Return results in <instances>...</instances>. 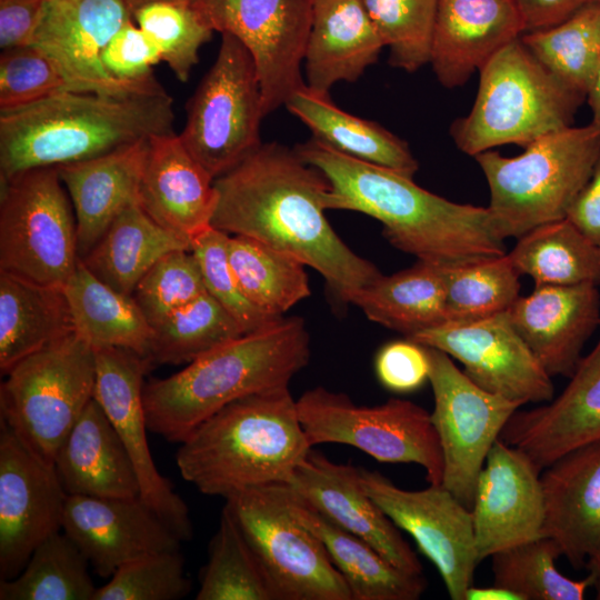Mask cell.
<instances>
[{
  "label": "cell",
  "instance_id": "42",
  "mask_svg": "<svg viewBox=\"0 0 600 600\" xmlns=\"http://www.w3.org/2000/svg\"><path fill=\"white\" fill-rule=\"evenodd\" d=\"M448 322H468L508 311L519 297V272L508 253L441 266Z\"/></svg>",
  "mask_w": 600,
  "mask_h": 600
},
{
  "label": "cell",
  "instance_id": "47",
  "mask_svg": "<svg viewBox=\"0 0 600 600\" xmlns=\"http://www.w3.org/2000/svg\"><path fill=\"white\" fill-rule=\"evenodd\" d=\"M206 291L202 272L191 250H176L160 258L141 278L132 298L154 327Z\"/></svg>",
  "mask_w": 600,
  "mask_h": 600
},
{
  "label": "cell",
  "instance_id": "54",
  "mask_svg": "<svg viewBox=\"0 0 600 600\" xmlns=\"http://www.w3.org/2000/svg\"><path fill=\"white\" fill-rule=\"evenodd\" d=\"M567 218L600 246V151L590 178L573 201Z\"/></svg>",
  "mask_w": 600,
  "mask_h": 600
},
{
  "label": "cell",
  "instance_id": "60",
  "mask_svg": "<svg viewBox=\"0 0 600 600\" xmlns=\"http://www.w3.org/2000/svg\"><path fill=\"white\" fill-rule=\"evenodd\" d=\"M591 1L597 2V3H600V0H591Z\"/></svg>",
  "mask_w": 600,
  "mask_h": 600
},
{
  "label": "cell",
  "instance_id": "46",
  "mask_svg": "<svg viewBox=\"0 0 600 600\" xmlns=\"http://www.w3.org/2000/svg\"><path fill=\"white\" fill-rule=\"evenodd\" d=\"M392 67L414 72L430 61L439 0H362Z\"/></svg>",
  "mask_w": 600,
  "mask_h": 600
},
{
  "label": "cell",
  "instance_id": "6",
  "mask_svg": "<svg viewBox=\"0 0 600 600\" xmlns=\"http://www.w3.org/2000/svg\"><path fill=\"white\" fill-rule=\"evenodd\" d=\"M479 73L470 112L450 128L457 148L472 157L502 144L526 148L571 127L586 101L554 78L520 38L497 52Z\"/></svg>",
  "mask_w": 600,
  "mask_h": 600
},
{
  "label": "cell",
  "instance_id": "53",
  "mask_svg": "<svg viewBox=\"0 0 600 600\" xmlns=\"http://www.w3.org/2000/svg\"><path fill=\"white\" fill-rule=\"evenodd\" d=\"M49 0H0L1 50L30 44Z\"/></svg>",
  "mask_w": 600,
  "mask_h": 600
},
{
  "label": "cell",
  "instance_id": "8",
  "mask_svg": "<svg viewBox=\"0 0 600 600\" xmlns=\"http://www.w3.org/2000/svg\"><path fill=\"white\" fill-rule=\"evenodd\" d=\"M0 387V420L48 463L94 398L96 350L77 332L17 362Z\"/></svg>",
  "mask_w": 600,
  "mask_h": 600
},
{
  "label": "cell",
  "instance_id": "30",
  "mask_svg": "<svg viewBox=\"0 0 600 600\" xmlns=\"http://www.w3.org/2000/svg\"><path fill=\"white\" fill-rule=\"evenodd\" d=\"M384 43L362 0H314L303 67L306 84L329 94L373 64Z\"/></svg>",
  "mask_w": 600,
  "mask_h": 600
},
{
  "label": "cell",
  "instance_id": "19",
  "mask_svg": "<svg viewBox=\"0 0 600 600\" xmlns=\"http://www.w3.org/2000/svg\"><path fill=\"white\" fill-rule=\"evenodd\" d=\"M131 19L126 0H49L30 44L56 62L74 91L130 94L163 89L157 80H114L103 68V49Z\"/></svg>",
  "mask_w": 600,
  "mask_h": 600
},
{
  "label": "cell",
  "instance_id": "59",
  "mask_svg": "<svg viewBox=\"0 0 600 600\" xmlns=\"http://www.w3.org/2000/svg\"><path fill=\"white\" fill-rule=\"evenodd\" d=\"M156 1H178V2H190L193 3L197 0H126L128 7L130 8L131 12H133L136 9L140 8L141 6H144L147 3L156 2Z\"/></svg>",
  "mask_w": 600,
  "mask_h": 600
},
{
  "label": "cell",
  "instance_id": "44",
  "mask_svg": "<svg viewBox=\"0 0 600 600\" xmlns=\"http://www.w3.org/2000/svg\"><path fill=\"white\" fill-rule=\"evenodd\" d=\"M199 583L197 600H274L251 548L224 508Z\"/></svg>",
  "mask_w": 600,
  "mask_h": 600
},
{
  "label": "cell",
  "instance_id": "15",
  "mask_svg": "<svg viewBox=\"0 0 600 600\" xmlns=\"http://www.w3.org/2000/svg\"><path fill=\"white\" fill-rule=\"evenodd\" d=\"M359 476L369 497L436 566L449 597L466 600L480 563L471 510L442 484L406 490L376 470L359 468Z\"/></svg>",
  "mask_w": 600,
  "mask_h": 600
},
{
  "label": "cell",
  "instance_id": "9",
  "mask_svg": "<svg viewBox=\"0 0 600 600\" xmlns=\"http://www.w3.org/2000/svg\"><path fill=\"white\" fill-rule=\"evenodd\" d=\"M226 499L274 600H352L320 540L291 513L286 483L254 487Z\"/></svg>",
  "mask_w": 600,
  "mask_h": 600
},
{
  "label": "cell",
  "instance_id": "41",
  "mask_svg": "<svg viewBox=\"0 0 600 600\" xmlns=\"http://www.w3.org/2000/svg\"><path fill=\"white\" fill-rule=\"evenodd\" d=\"M152 328L148 353L151 364L189 363L244 334L239 323L208 292Z\"/></svg>",
  "mask_w": 600,
  "mask_h": 600
},
{
  "label": "cell",
  "instance_id": "48",
  "mask_svg": "<svg viewBox=\"0 0 600 600\" xmlns=\"http://www.w3.org/2000/svg\"><path fill=\"white\" fill-rule=\"evenodd\" d=\"M191 586L180 550L162 551L120 567L93 600H178Z\"/></svg>",
  "mask_w": 600,
  "mask_h": 600
},
{
  "label": "cell",
  "instance_id": "28",
  "mask_svg": "<svg viewBox=\"0 0 600 600\" xmlns=\"http://www.w3.org/2000/svg\"><path fill=\"white\" fill-rule=\"evenodd\" d=\"M149 140L56 167L73 207L80 259L90 252L128 206L139 202Z\"/></svg>",
  "mask_w": 600,
  "mask_h": 600
},
{
  "label": "cell",
  "instance_id": "58",
  "mask_svg": "<svg viewBox=\"0 0 600 600\" xmlns=\"http://www.w3.org/2000/svg\"><path fill=\"white\" fill-rule=\"evenodd\" d=\"M592 579L591 588L596 591V599L600 600V552L590 557L584 566Z\"/></svg>",
  "mask_w": 600,
  "mask_h": 600
},
{
  "label": "cell",
  "instance_id": "61",
  "mask_svg": "<svg viewBox=\"0 0 600 600\" xmlns=\"http://www.w3.org/2000/svg\"><path fill=\"white\" fill-rule=\"evenodd\" d=\"M599 248H600V246H599Z\"/></svg>",
  "mask_w": 600,
  "mask_h": 600
},
{
  "label": "cell",
  "instance_id": "40",
  "mask_svg": "<svg viewBox=\"0 0 600 600\" xmlns=\"http://www.w3.org/2000/svg\"><path fill=\"white\" fill-rule=\"evenodd\" d=\"M89 561L61 530L44 539L24 568L0 579V600H93L97 588Z\"/></svg>",
  "mask_w": 600,
  "mask_h": 600
},
{
  "label": "cell",
  "instance_id": "27",
  "mask_svg": "<svg viewBox=\"0 0 600 600\" xmlns=\"http://www.w3.org/2000/svg\"><path fill=\"white\" fill-rule=\"evenodd\" d=\"M139 203L156 222L190 242L211 226L214 179L174 132L149 140Z\"/></svg>",
  "mask_w": 600,
  "mask_h": 600
},
{
  "label": "cell",
  "instance_id": "11",
  "mask_svg": "<svg viewBox=\"0 0 600 600\" xmlns=\"http://www.w3.org/2000/svg\"><path fill=\"white\" fill-rule=\"evenodd\" d=\"M56 167L1 181L0 271L63 287L81 260L70 198Z\"/></svg>",
  "mask_w": 600,
  "mask_h": 600
},
{
  "label": "cell",
  "instance_id": "31",
  "mask_svg": "<svg viewBox=\"0 0 600 600\" xmlns=\"http://www.w3.org/2000/svg\"><path fill=\"white\" fill-rule=\"evenodd\" d=\"M286 487L291 513L320 540L352 600H417L422 596L427 588L422 574L397 568L368 542L334 524Z\"/></svg>",
  "mask_w": 600,
  "mask_h": 600
},
{
  "label": "cell",
  "instance_id": "7",
  "mask_svg": "<svg viewBox=\"0 0 600 600\" xmlns=\"http://www.w3.org/2000/svg\"><path fill=\"white\" fill-rule=\"evenodd\" d=\"M600 151V127L590 122L548 133L517 157L488 150L474 158L490 190L489 209L504 239L567 218Z\"/></svg>",
  "mask_w": 600,
  "mask_h": 600
},
{
  "label": "cell",
  "instance_id": "4",
  "mask_svg": "<svg viewBox=\"0 0 600 600\" xmlns=\"http://www.w3.org/2000/svg\"><path fill=\"white\" fill-rule=\"evenodd\" d=\"M310 336L300 317H281L143 387L148 429L181 443L229 403L281 387L310 360Z\"/></svg>",
  "mask_w": 600,
  "mask_h": 600
},
{
  "label": "cell",
  "instance_id": "32",
  "mask_svg": "<svg viewBox=\"0 0 600 600\" xmlns=\"http://www.w3.org/2000/svg\"><path fill=\"white\" fill-rule=\"evenodd\" d=\"M74 331L63 287L0 271V370Z\"/></svg>",
  "mask_w": 600,
  "mask_h": 600
},
{
  "label": "cell",
  "instance_id": "57",
  "mask_svg": "<svg viewBox=\"0 0 600 600\" xmlns=\"http://www.w3.org/2000/svg\"><path fill=\"white\" fill-rule=\"evenodd\" d=\"M587 101L589 103V107L592 113L591 122L600 127V61H599L594 81L587 97Z\"/></svg>",
  "mask_w": 600,
  "mask_h": 600
},
{
  "label": "cell",
  "instance_id": "49",
  "mask_svg": "<svg viewBox=\"0 0 600 600\" xmlns=\"http://www.w3.org/2000/svg\"><path fill=\"white\" fill-rule=\"evenodd\" d=\"M229 237L210 226L191 239V251L200 266L206 291L231 314L246 334L268 327L281 317L267 314L243 293L230 266Z\"/></svg>",
  "mask_w": 600,
  "mask_h": 600
},
{
  "label": "cell",
  "instance_id": "3",
  "mask_svg": "<svg viewBox=\"0 0 600 600\" xmlns=\"http://www.w3.org/2000/svg\"><path fill=\"white\" fill-rule=\"evenodd\" d=\"M164 89L130 94L66 91L0 112V179L93 159L173 132Z\"/></svg>",
  "mask_w": 600,
  "mask_h": 600
},
{
  "label": "cell",
  "instance_id": "36",
  "mask_svg": "<svg viewBox=\"0 0 600 600\" xmlns=\"http://www.w3.org/2000/svg\"><path fill=\"white\" fill-rule=\"evenodd\" d=\"M74 332L96 348H121L148 359L153 328L131 296L112 289L79 261L63 286Z\"/></svg>",
  "mask_w": 600,
  "mask_h": 600
},
{
  "label": "cell",
  "instance_id": "18",
  "mask_svg": "<svg viewBox=\"0 0 600 600\" xmlns=\"http://www.w3.org/2000/svg\"><path fill=\"white\" fill-rule=\"evenodd\" d=\"M94 398L121 438L136 469L140 498L182 541L192 538L189 509L152 459L147 439L143 378L151 362L121 348H96Z\"/></svg>",
  "mask_w": 600,
  "mask_h": 600
},
{
  "label": "cell",
  "instance_id": "24",
  "mask_svg": "<svg viewBox=\"0 0 600 600\" xmlns=\"http://www.w3.org/2000/svg\"><path fill=\"white\" fill-rule=\"evenodd\" d=\"M510 320L532 353L551 376L571 377L581 351L600 326L598 286L539 284L518 297Z\"/></svg>",
  "mask_w": 600,
  "mask_h": 600
},
{
  "label": "cell",
  "instance_id": "14",
  "mask_svg": "<svg viewBox=\"0 0 600 600\" xmlns=\"http://www.w3.org/2000/svg\"><path fill=\"white\" fill-rule=\"evenodd\" d=\"M314 0H197L213 31L230 33L250 52L266 114L306 84L301 68Z\"/></svg>",
  "mask_w": 600,
  "mask_h": 600
},
{
  "label": "cell",
  "instance_id": "34",
  "mask_svg": "<svg viewBox=\"0 0 600 600\" xmlns=\"http://www.w3.org/2000/svg\"><path fill=\"white\" fill-rule=\"evenodd\" d=\"M176 250H191L190 240L160 226L137 201L113 220L81 260L99 280L132 297L148 270Z\"/></svg>",
  "mask_w": 600,
  "mask_h": 600
},
{
  "label": "cell",
  "instance_id": "20",
  "mask_svg": "<svg viewBox=\"0 0 600 600\" xmlns=\"http://www.w3.org/2000/svg\"><path fill=\"white\" fill-rule=\"evenodd\" d=\"M541 471L519 448L496 441L478 478L470 509L479 562L542 536Z\"/></svg>",
  "mask_w": 600,
  "mask_h": 600
},
{
  "label": "cell",
  "instance_id": "43",
  "mask_svg": "<svg viewBox=\"0 0 600 600\" xmlns=\"http://www.w3.org/2000/svg\"><path fill=\"white\" fill-rule=\"evenodd\" d=\"M562 557L557 542L541 536L501 550L491 558L493 584L517 593L521 600H582L591 588L588 573L580 580L562 574L556 560Z\"/></svg>",
  "mask_w": 600,
  "mask_h": 600
},
{
  "label": "cell",
  "instance_id": "16",
  "mask_svg": "<svg viewBox=\"0 0 600 600\" xmlns=\"http://www.w3.org/2000/svg\"><path fill=\"white\" fill-rule=\"evenodd\" d=\"M446 352L486 391L520 404L549 402L554 387L514 329L509 312L468 322H446L407 338Z\"/></svg>",
  "mask_w": 600,
  "mask_h": 600
},
{
  "label": "cell",
  "instance_id": "45",
  "mask_svg": "<svg viewBox=\"0 0 600 600\" xmlns=\"http://www.w3.org/2000/svg\"><path fill=\"white\" fill-rule=\"evenodd\" d=\"M132 16L159 49L161 60L180 81H187L200 48L213 33L194 3L156 1L136 9Z\"/></svg>",
  "mask_w": 600,
  "mask_h": 600
},
{
  "label": "cell",
  "instance_id": "23",
  "mask_svg": "<svg viewBox=\"0 0 600 600\" xmlns=\"http://www.w3.org/2000/svg\"><path fill=\"white\" fill-rule=\"evenodd\" d=\"M499 439L522 450L541 470L570 450L600 439V338L581 358L563 391L537 408L518 409Z\"/></svg>",
  "mask_w": 600,
  "mask_h": 600
},
{
  "label": "cell",
  "instance_id": "2",
  "mask_svg": "<svg viewBox=\"0 0 600 600\" xmlns=\"http://www.w3.org/2000/svg\"><path fill=\"white\" fill-rule=\"evenodd\" d=\"M294 149L327 178L326 210L377 219L386 239L418 260L450 266L507 253L489 208L450 201L413 177L347 156L314 137Z\"/></svg>",
  "mask_w": 600,
  "mask_h": 600
},
{
  "label": "cell",
  "instance_id": "51",
  "mask_svg": "<svg viewBox=\"0 0 600 600\" xmlns=\"http://www.w3.org/2000/svg\"><path fill=\"white\" fill-rule=\"evenodd\" d=\"M131 19L111 38L101 54L107 73L129 83L156 81L152 67L161 60L153 41Z\"/></svg>",
  "mask_w": 600,
  "mask_h": 600
},
{
  "label": "cell",
  "instance_id": "52",
  "mask_svg": "<svg viewBox=\"0 0 600 600\" xmlns=\"http://www.w3.org/2000/svg\"><path fill=\"white\" fill-rule=\"evenodd\" d=\"M374 370L386 389L408 393L429 381L430 363L423 346L410 339L396 340L380 348Z\"/></svg>",
  "mask_w": 600,
  "mask_h": 600
},
{
  "label": "cell",
  "instance_id": "25",
  "mask_svg": "<svg viewBox=\"0 0 600 600\" xmlns=\"http://www.w3.org/2000/svg\"><path fill=\"white\" fill-rule=\"evenodd\" d=\"M522 33L513 0H439L429 63L443 87H460Z\"/></svg>",
  "mask_w": 600,
  "mask_h": 600
},
{
  "label": "cell",
  "instance_id": "17",
  "mask_svg": "<svg viewBox=\"0 0 600 600\" xmlns=\"http://www.w3.org/2000/svg\"><path fill=\"white\" fill-rule=\"evenodd\" d=\"M67 498L54 464L0 420V579L18 576L34 549L62 530Z\"/></svg>",
  "mask_w": 600,
  "mask_h": 600
},
{
  "label": "cell",
  "instance_id": "1",
  "mask_svg": "<svg viewBox=\"0 0 600 600\" xmlns=\"http://www.w3.org/2000/svg\"><path fill=\"white\" fill-rule=\"evenodd\" d=\"M211 227L283 251L318 271L339 301L371 283L380 270L353 252L329 223L327 178L296 151L261 143L237 167L214 179Z\"/></svg>",
  "mask_w": 600,
  "mask_h": 600
},
{
  "label": "cell",
  "instance_id": "21",
  "mask_svg": "<svg viewBox=\"0 0 600 600\" xmlns=\"http://www.w3.org/2000/svg\"><path fill=\"white\" fill-rule=\"evenodd\" d=\"M62 531L103 578L144 556L180 550L182 542L140 497L68 496Z\"/></svg>",
  "mask_w": 600,
  "mask_h": 600
},
{
  "label": "cell",
  "instance_id": "33",
  "mask_svg": "<svg viewBox=\"0 0 600 600\" xmlns=\"http://www.w3.org/2000/svg\"><path fill=\"white\" fill-rule=\"evenodd\" d=\"M284 106L314 138L339 152L410 177L418 171V161L406 141L374 121L340 109L329 94L303 84Z\"/></svg>",
  "mask_w": 600,
  "mask_h": 600
},
{
  "label": "cell",
  "instance_id": "29",
  "mask_svg": "<svg viewBox=\"0 0 600 600\" xmlns=\"http://www.w3.org/2000/svg\"><path fill=\"white\" fill-rule=\"evenodd\" d=\"M53 464L68 496L140 497L133 462L96 398L60 446Z\"/></svg>",
  "mask_w": 600,
  "mask_h": 600
},
{
  "label": "cell",
  "instance_id": "12",
  "mask_svg": "<svg viewBox=\"0 0 600 600\" xmlns=\"http://www.w3.org/2000/svg\"><path fill=\"white\" fill-rule=\"evenodd\" d=\"M264 116L250 52L234 36L221 33L216 61L189 102L181 141L217 179L261 146L259 131Z\"/></svg>",
  "mask_w": 600,
  "mask_h": 600
},
{
  "label": "cell",
  "instance_id": "22",
  "mask_svg": "<svg viewBox=\"0 0 600 600\" xmlns=\"http://www.w3.org/2000/svg\"><path fill=\"white\" fill-rule=\"evenodd\" d=\"M286 484L293 494L368 542L397 568L422 574V564L399 528L362 488L359 468L333 462L311 449Z\"/></svg>",
  "mask_w": 600,
  "mask_h": 600
},
{
  "label": "cell",
  "instance_id": "55",
  "mask_svg": "<svg viewBox=\"0 0 600 600\" xmlns=\"http://www.w3.org/2000/svg\"><path fill=\"white\" fill-rule=\"evenodd\" d=\"M524 32L556 26L591 0H513Z\"/></svg>",
  "mask_w": 600,
  "mask_h": 600
},
{
  "label": "cell",
  "instance_id": "37",
  "mask_svg": "<svg viewBox=\"0 0 600 600\" xmlns=\"http://www.w3.org/2000/svg\"><path fill=\"white\" fill-rule=\"evenodd\" d=\"M508 254L536 286L600 284V248L568 218L528 231Z\"/></svg>",
  "mask_w": 600,
  "mask_h": 600
},
{
  "label": "cell",
  "instance_id": "38",
  "mask_svg": "<svg viewBox=\"0 0 600 600\" xmlns=\"http://www.w3.org/2000/svg\"><path fill=\"white\" fill-rule=\"evenodd\" d=\"M520 40L554 78L587 100L600 61V3L590 1L564 21L527 31Z\"/></svg>",
  "mask_w": 600,
  "mask_h": 600
},
{
  "label": "cell",
  "instance_id": "13",
  "mask_svg": "<svg viewBox=\"0 0 600 600\" xmlns=\"http://www.w3.org/2000/svg\"><path fill=\"white\" fill-rule=\"evenodd\" d=\"M424 348L433 393L430 414L443 458L441 484L471 509L488 453L522 404L483 390L446 352Z\"/></svg>",
  "mask_w": 600,
  "mask_h": 600
},
{
  "label": "cell",
  "instance_id": "39",
  "mask_svg": "<svg viewBox=\"0 0 600 600\" xmlns=\"http://www.w3.org/2000/svg\"><path fill=\"white\" fill-rule=\"evenodd\" d=\"M228 257L247 298L267 314L280 318L310 296L306 264L244 236H230Z\"/></svg>",
  "mask_w": 600,
  "mask_h": 600
},
{
  "label": "cell",
  "instance_id": "56",
  "mask_svg": "<svg viewBox=\"0 0 600 600\" xmlns=\"http://www.w3.org/2000/svg\"><path fill=\"white\" fill-rule=\"evenodd\" d=\"M466 600H521L520 597L504 588L492 584L491 587H470L466 593Z\"/></svg>",
  "mask_w": 600,
  "mask_h": 600
},
{
  "label": "cell",
  "instance_id": "35",
  "mask_svg": "<svg viewBox=\"0 0 600 600\" xmlns=\"http://www.w3.org/2000/svg\"><path fill=\"white\" fill-rule=\"evenodd\" d=\"M349 303L406 338L448 322L441 266L422 260L393 274H380L356 291Z\"/></svg>",
  "mask_w": 600,
  "mask_h": 600
},
{
  "label": "cell",
  "instance_id": "50",
  "mask_svg": "<svg viewBox=\"0 0 600 600\" xmlns=\"http://www.w3.org/2000/svg\"><path fill=\"white\" fill-rule=\"evenodd\" d=\"M74 91L56 62L40 48L26 44L0 56V112Z\"/></svg>",
  "mask_w": 600,
  "mask_h": 600
},
{
  "label": "cell",
  "instance_id": "5",
  "mask_svg": "<svg viewBox=\"0 0 600 600\" xmlns=\"http://www.w3.org/2000/svg\"><path fill=\"white\" fill-rule=\"evenodd\" d=\"M312 447L289 387L240 398L199 424L180 444L181 477L207 496L288 483Z\"/></svg>",
  "mask_w": 600,
  "mask_h": 600
},
{
  "label": "cell",
  "instance_id": "10",
  "mask_svg": "<svg viewBox=\"0 0 600 600\" xmlns=\"http://www.w3.org/2000/svg\"><path fill=\"white\" fill-rule=\"evenodd\" d=\"M297 410L311 447L341 443L379 462L416 463L429 484H441L440 440L430 412L417 403L391 398L378 406H358L346 393L316 387L297 399Z\"/></svg>",
  "mask_w": 600,
  "mask_h": 600
},
{
  "label": "cell",
  "instance_id": "26",
  "mask_svg": "<svg viewBox=\"0 0 600 600\" xmlns=\"http://www.w3.org/2000/svg\"><path fill=\"white\" fill-rule=\"evenodd\" d=\"M542 536L553 539L574 569L600 552V439L558 458L540 474Z\"/></svg>",
  "mask_w": 600,
  "mask_h": 600
}]
</instances>
